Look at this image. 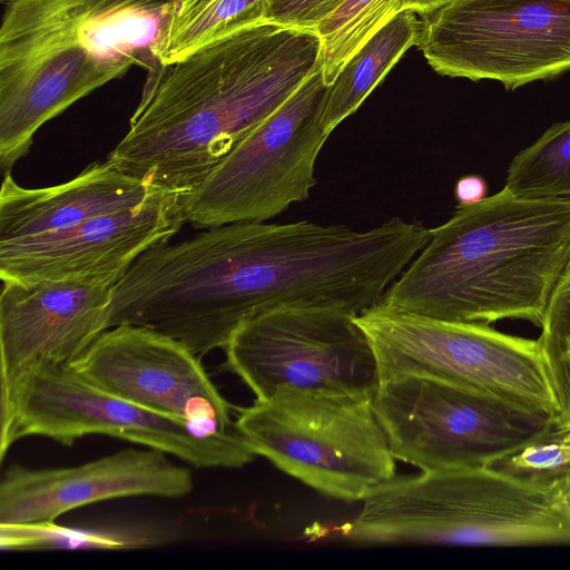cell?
Listing matches in <instances>:
<instances>
[{"mask_svg": "<svg viewBox=\"0 0 570 570\" xmlns=\"http://www.w3.org/2000/svg\"><path fill=\"white\" fill-rule=\"evenodd\" d=\"M313 29L262 21L148 70L107 160L181 195L199 186L321 66Z\"/></svg>", "mask_w": 570, "mask_h": 570, "instance_id": "6da1fadb", "label": "cell"}, {"mask_svg": "<svg viewBox=\"0 0 570 570\" xmlns=\"http://www.w3.org/2000/svg\"><path fill=\"white\" fill-rule=\"evenodd\" d=\"M353 313L286 307L253 317L224 347L226 366L264 400L283 389L373 397L377 360Z\"/></svg>", "mask_w": 570, "mask_h": 570, "instance_id": "8fae6325", "label": "cell"}, {"mask_svg": "<svg viewBox=\"0 0 570 570\" xmlns=\"http://www.w3.org/2000/svg\"><path fill=\"white\" fill-rule=\"evenodd\" d=\"M112 283L2 282L0 389L40 364L76 361L108 330Z\"/></svg>", "mask_w": 570, "mask_h": 570, "instance_id": "9a60e30c", "label": "cell"}, {"mask_svg": "<svg viewBox=\"0 0 570 570\" xmlns=\"http://www.w3.org/2000/svg\"><path fill=\"white\" fill-rule=\"evenodd\" d=\"M405 0H344L315 27L322 75L330 86L347 60L404 9Z\"/></svg>", "mask_w": 570, "mask_h": 570, "instance_id": "ffe728a7", "label": "cell"}, {"mask_svg": "<svg viewBox=\"0 0 570 570\" xmlns=\"http://www.w3.org/2000/svg\"><path fill=\"white\" fill-rule=\"evenodd\" d=\"M0 167L38 129L130 68L148 70L178 0H1Z\"/></svg>", "mask_w": 570, "mask_h": 570, "instance_id": "3957f363", "label": "cell"}, {"mask_svg": "<svg viewBox=\"0 0 570 570\" xmlns=\"http://www.w3.org/2000/svg\"><path fill=\"white\" fill-rule=\"evenodd\" d=\"M3 550L128 548L159 542V534L137 527L73 530L55 522L0 524Z\"/></svg>", "mask_w": 570, "mask_h": 570, "instance_id": "44dd1931", "label": "cell"}, {"mask_svg": "<svg viewBox=\"0 0 570 570\" xmlns=\"http://www.w3.org/2000/svg\"><path fill=\"white\" fill-rule=\"evenodd\" d=\"M322 65L196 188L180 196L186 223H263L309 197L328 132Z\"/></svg>", "mask_w": 570, "mask_h": 570, "instance_id": "9c48e42d", "label": "cell"}, {"mask_svg": "<svg viewBox=\"0 0 570 570\" xmlns=\"http://www.w3.org/2000/svg\"><path fill=\"white\" fill-rule=\"evenodd\" d=\"M374 350L380 380L423 375L559 414L538 340L487 324L428 317L377 303L355 315Z\"/></svg>", "mask_w": 570, "mask_h": 570, "instance_id": "52a82bcc", "label": "cell"}, {"mask_svg": "<svg viewBox=\"0 0 570 570\" xmlns=\"http://www.w3.org/2000/svg\"><path fill=\"white\" fill-rule=\"evenodd\" d=\"M344 0H267L266 20L278 24L315 29Z\"/></svg>", "mask_w": 570, "mask_h": 570, "instance_id": "cb8c5ba5", "label": "cell"}, {"mask_svg": "<svg viewBox=\"0 0 570 570\" xmlns=\"http://www.w3.org/2000/svg\"><path fill=\"white\" fill-rule=\"evenodd\" d=\"M71 366L94 385L148 410L209 430H234L232 405L181 342L119 324L101 333Z\"/></svg>", "mask_w": 570, "mask_h": 570, "instance_id": "7c38bea8", "label": "cell"}, {"mask_svg": "<svg viewBox=\"0 0 570 570\" xmlns=\"http://www.w3.org/2000/svg\"><path fill=\"white\" fill-rule=\"evenodd\" d=\"M530 462L539 475H570V413L554 416L531 444Z\"/></svg>", "mask_w": 570, "mask_h": 570, "instance_id": "603a6c76", "label": "cell"}, {"mask_svg": "<svg viewBox=\"0 0 570 570\" xmlns=\"http://www.w3.org/2000/svg\"><path fill=\"white\" fill-rule=\"evenodd\" d=\"M193 489L190 470L153 448H128L67 468L12 464L1 476L0 524L49 523L94 502L137 495L178 499Z\"/></svg>", "mask_w": 570, "mask_h": 570, "instance_id": "5bb4252c", "label": "cell"}, {"mask_svg": "<svg viewBox=\"0 0 570 570\" xmlns=\"http://www.w3.org/2000/svg\"><path fill=\"white\" fill-rule=\"evenodd\" d=\"M415 45L442 76L507 90L550 80L570 70V0H446Z\"/></svg>", "mask_w": 570, "mask_h": 570, "instance_id": "30bf717a", "label": "cell"}, {"mask_svg": "<svg viewBox=\"0 0 570 570\" xmlns=\"http://www.w3.org/2000/svg\"><path fill=\"white\" fill-rule=\"evenodd\" d=\"M180 196L167 190L71 228L0 243L1 282L116 284L145 252L180 230L186 223Z\"/></svg>", "mask_w": 570, "mask_h": 570, "instance_id": "4fadbf2b", "label": "cell"}, {"mask_svg": "<svg viewBox=\"0 0 570 570\" xmlns=\"http://www.w3.org/2000/svg\"><path fill=\"white\" fill-rule=\"evenodd\" d=\"M342 528L358 544L570 546V475L491 465L393 476Z\"/></svg>", "mask_w": 570, "mask_h": 570, "instance_id": "277c9868", "label": "cell"}, {"mask_svg": "<svg viewBox=\"0 0 570 570\" xmlns=\"http://www.w3.org/2000/svg\"><path fill=\"white\" fill-rule=\"evenodd\" d=\"M372 403L395 460L421 471L489 465L537 440L554 417L412 374L381 381Z\"/></svg>", "mask_w": 570, "mask_h": 570, "instance_id": "ba28073f", "label": "cell"}, {"mask_svg": "<svg viewBox=\"0 0 570 570\" xmlns=\"http://www.w3.org/2000/svg\"><path fill=\"white\" fill-rule=\"evenodd\" d=\"M420 20L409 9L394 16L343 66L327 87L322 125L333 129L362 105L405 51L416 43Z\"/></svg>", "mask_w": 570, "mask_h": 570, "instance_id": "e0dca14e", "label": "cell"}, {"mask_svg": "<svg viewBox=\"0 0 570 570\" xmlns=\"http://www.w3.org/2000/svg\"><path fill=\"white\" fill-rule=\"evenodd\" d=\"M267 0L179 1L156 50L157 61H178L208 42L266 20Z\"/></svg>", "mask_w": 570, "mask_h": 570, "instance_id": "ac0fdd59", "label": "cell"}, {"mask_svg": "<svg viewBox=\"0 0 570 570\" xmlns=\"http://www.w3.org/2000/svg\"><path fill=\"white\" fill-rule=\"evenodd\" d=\"M373 397L283 389L239 411L235 428L256 455L315 491L362 501L395 476Z\"/></svg>", "mask_w": 570, "mask_h": 570, "instance_id": "8992f818", "label": "cell"}, {"mask_svg": "<svg viewBox=\"0 0 570 570\" xmlns=\"http://www.w3.org/2000/svg\"><path fill=\"white\" fill-rule=\"evenodd\" d=\"M504 188L518 198L570 199V120L552 125L514 156Z\"/></svg>", "mask_w": 570, "mask_h": 570, "instance_id": "d6986e66", "label": "cell"}, {"mask_svg": "<svg viewBox=\"0 0 570 570\" xmlns=\"http://www.w3.org/2000/svg\"><path fill=\"white\" fill-rule=\"evenodd\" d=\"M0 456L19 439L45 436L66 446L102 434L164 451L198 469H237L256 453L237 431H209L158 413L87 381L71 364H40L1 391Z\"/></svg>", "mask_w": 570, "mask_h": 570, "instance_id": "5b68a950", "label": "cell"}, {"mask_svg": "<svg viewBox=\"0 0 570 570\" xmlns=\"http://www.w3.org/2000/svg\"><path fill=\"white\" fill-rule=\"evenodd\" d=\"M179 1H187V0H179Z\"/></svg>", "mask_w": 570, "mask_h": 570, "instance_id": "4316f807", "label": "cell"}, {"mask_svg": "<svg viewBox=\"0 0 570 570\" xmlns=\"http://www.w3.org/2000/svg\"><path fill=\"white\" fill-rule=\"evenodd\" d=\"M167 190L107 159L88 165L66 183L42 188L22 187L9 173L0 190V243L71 228L134 208Z\"/></svg>", "mask_w": 570, "mask_h": 570, "instance_id": "2e32d148", "label": "cell"}, {"mask_svg": "<svg viewBox=\"0 0 570 570\" xmlns=\"http://www.w3.org/2000/svg\"><path fill=\"white\" fill-rule=\"evenodd\" d=\"M488 186L485 180L476 175L461 177L454 187V196L459 205H473L485 198Z\"/></svg>", "mask_w": 570, "mask_h": 570, "instance_id": "d4e9b609", "label": "cell"}, {"mask_svg": "<svg viewBox=\"0 0 570 570\" xmlns=\"http://www.w3.org/2000/svg\"><path fill=\"white\" fill-rule=\"evenodd\" d=\"M380 303L452 322L541 324L570 259V199L518 198L504 187L458 205Z\"/></svg>", "mask_w": 570, "mask_h": 570, "instance_id": "7a4b0ae2", "label": "cell"}, {"mask_svg": "<svg viewBox=\"0 0 570 570\" xmlns=\"http://www.w3.org/2000/svg\"><path fill=\"white\" fill-rule=\"evenodd\" d=\"M540 327L538 342L558 415L567 414L570 413V259L547 299Z\"/></svg>", "mask_w": 570, "mask_h": 570, "instance_id": "7402d4cb", "label": "cell"}, {"mask_svg": "<svg viewBox=\"0 0 570 570\" xmlns=\"http://www.w3.org/2000/svg\"><path fill=\"white\" fill-rule=\"evenodd\" d=\"M446 0H405L404 9L414 11L415 13L426 14L434 11Z\"/></svg>", "mask_w": 570, "mask_h": 570, "instance_id": "484cf974", "label": "cell"}]
</instances>
